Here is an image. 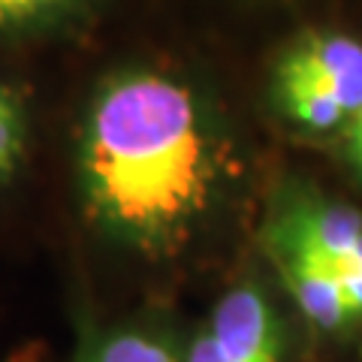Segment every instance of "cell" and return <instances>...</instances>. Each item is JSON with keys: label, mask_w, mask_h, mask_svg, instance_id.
<instances>
[{"label": "cell", "mask_w": 362, "mask_h": 362, "mask_svg": "<svg viewBox=\"0 0 362 362\" xmlns=\"http://www.w3.org/2000/svg\"><path fill=\"white\" fill-rule=\"evenodd\" d=\"M275 254H278L281 275L287 281V290L293 293L299 311L308 317L317 329L335 332L356 323L341 290V281H338V275L323 259L302 251H290V247H275Z\"/></svg>", "instance_id": "obj_5"}, {"label": "cell", "mask_w": 362, "mask_h": 362, "mask_svg": "<svg viewBox=\"0 0 362 362\" xmlns=\"http://www.w3.org/2000/svg\"><path fill=\"white\" fill-rule=\"evenodd\" d=\"M25 142H28V121L21 100L16 97L13 88L0 82V187L18 169L21 157H25Z\"/></svg>", "instance_id": "obj_7"}, {"label": "cell", "mask_w": 362, "mask_h": 362, "mask_svg": "<svg viewBox=\"0 0 362 362\" xmlns=\"http://www.w3.org/2000/svg\"><path fill=\"white\" fill-rule=\"evenodd\" d=\"M278 326L266 296L235 287L218 302L187 362H278Z\"/></svg>", "instance_id": "obj_4"}, {"label": "cell", "mask_w": 362, "mask_h": 362, "mask_svg": "<svg viewBox=\"0 0 362 362\" xmlns=\"http://www.w3.org/2000/svg\"><path fill=\"white\" fill-rule=\"evenodd\" d=\"M78 178L88 211L112 235L163 245L209 194L211 160L194 94L157 73H124L88 109Z\"/></svg>", "instance_id": "obj_1"}, {"label": "cell", "mask_w": 362, "mask_h": 362, "mask_svg": "<svg viewBox=\"0 0 362 362\" xmlns=\"http://www.w3.org/2000/svg\"><path fill=\"white\" fill-rule=\"evenodd\" d=\"M82 362H175V356L142 332H112L90 344Z\"/></svg>", "instance_id": "obj_6"}, {"label": "cell", "mask_w": 362, "mask_h": 362, "mask_svg": "<svg viewBox=\"0 0 362 362\" xmlns=\"http://www.w3.org/2000/svg\"><path fill=\"white\" fill-rule=\"evenodd\" d=\"M287 115L314 133L347 127L362 109V42L344 33H314L278 66Z\"/></svg>", "instance_id": "obj_2"}, {"label": "cell", "mask_w": 362, "mask_h": 362, "mask_svg": "<svg viewBox=\"0 0 362 362\" xmlns=\"http://www.w3.org/2000/svg\"><path fill=\"white\" fill-rule=\"evenodd\" d=\"M64 6H70V0H0V28H18L28 21H40Z\"/></svg>", "instance_id": "obj_8"}, {"label": "cell", "mask_w": 362, "mask_h": 362, "mask_svg": "<svg viewBox=\"0 0 362 362\" xmlns=\"http://www.w3.org/2000/svg\"><path fill=\"white\" fill-rule=\"evenodd\" d=\"M347 145H350V157H354L356 169L362 173V109L354 115V121L347 124Z\"/></svg>", "instance_id": "obj_9"}, {"label": "cell", "mask_w": 362, "mask_h": 362, "mask_svg": "<svg viewBox=\"0 0 362 362\" xmlns=\"http://www.w3.org/2000/svg\"><path fill=\"white\" fill-rule=\"evenodd\" d=\"M272 242L323 259L341 281L354 320H362V214L356 209L320 199L299 202L284 214Z\"/></svg>", "instance_id": "obj_3"}]
</instances>
